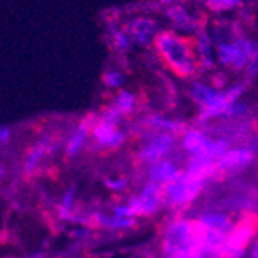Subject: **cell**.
<instances>
[{
  "label": "cell",
  "mask_w": 258,
  "mask_h": 258,
  "mask_svg": "<svg viewBox=\"0 0 258 258\" xmlns=\"http://www.w3.org/2000/svg\"><path fill=\"white\" fill-rule=\"evenodd\" d=\"M126 82H127V74L120 67H109L103 71L102 83L106 89H111V91L123 89Z\"/></svg>",
  "instance_id": "obj_25"
},
{
  "label": "cell",
  "mask_w": 258,
  "mask_h": 258,
  "mask_svg": "<svg viewBox=\"0 0 258 258\" xmlns=\"http://www.w3.org/2000/svg\"><path fill=\"white\" fill-rule=\"evenodd\" d=\"M13 139V131L11 127L7 126V124H0V146H7L10 145Z\"/></svg>",
  "instance_id": "obj_28"
},
{
  "label": "cell",
  "mask_w": 258,
  "mask_h": 258,
  "mask_svg": "<svg viewBox=\"0 0 258 258\" xmlns=\"http://www.w3.org/2000/svg\"><path fill=\"white\" fill-rule=\"evenodd\" d=\"M250 258H258V235L250 244Z\"/></svg>",
  "instance_id": "obj_30"
},
{
  "label": "cell",
  "mask_w": 258,
  "mask_h": 258,
  "mask_svg": "<svg viewBox=\"0 0 258 258\" xmlns=\"http://www.w3.org/2000/svg\"><path fill=\"white\" fill-rule=\"evenodd\" d=\"M258 157V134L243 145H235L215 161V177L221 180L249 169Z\"/></svg>",
  "instance_id": "obj_7"
},
{
  "label": "cell",
  "mask_w": 258,
  "mask_h": 258,
  "mask_svg": "<svg viewBox=\"0 0 258 258\" xmlns=\"http://www.w3.org/2000/svg\"><path fill=\"white\" fill-rule=\"evenodd\" d=\"M209 142H211V134L202 126L186 127L184 133L180 136V148L189 157L203 155L208 149Z\"/></svg>",
  "instance_id": "obj_18"
},
{
  "label": "cell",
  "mask_w": 258,
  "mask_h": 258,
  "mask_svg": "<svg viewBox=\"0 0 258 258\" xmlns=\"http://www.w3.org/2000/svg\"><path fill=\"white\" fill-rule=\"evenodd\" d=\"M160 246L165 256L199 250L196 218L175 217L168 221L160 234Z\"/></svg>",
  "instance_id": "obj_4"
},
{
  "label": "cell",
  "mask_w": 258,
  "mask_h": 258,
  "mask_svg": "<svg viewBox=\"0 0 258 258\" xmlns=\"http://www.w3.org/2000/svg\"><path fill=\"white\" fill-rule=\"evenodd\" d=\"M249 85L250 82L243 77L238 82L220 89L215 88L209 80L190 79L187 94L189 99L199 108V115L196 118L197 124L206 126L212 121L224 120L228 109L241 99Z\"/></svg>",
  "instance_id": "obj_1"
},
{
  "label": "cell",
  "mask_w": 258,
  "mask_h": 258,
  "mask_svg": "<svg viewBox=\"0 0 258 258\" xmlns=\"http://www.w3.org/2000/svg\"><path fill=\"white\" fill-rule=\"evenodd\" d=\"M123 29L131 39L134 46L139 48H152L154 40L158 36V32L163 29L161 23L151 14H136L121 22Z\"/></svg>",
  "instance_id": "obj_11"
},
{
  "label": "cell",
  "mask_w": 258,
  "mask_h": 258,
  "mask_svg": "<svg viewBox=\"0 0 258 258\" xmlns=\"http://www.w3.org/2000/svg\"><path fill=\"white\" fill-rule=\"evenodd\" d=\"M186 127H187L186 123L180 118L154 112V114H148L142 121L136 123V126L133 127V133L137 134L139 137L145 133H166L180 137Z\"/></svg>",
  "instance_id": "obj_14"
},
{
  "label": "cell",
  "mask_w": 258,
  "mask_h": 258,
  "mask_svg": "<svg viewBox=\"0 0 258 258\" xmlns=\"http://www.w3.org/2000/svg\"><path fill=\"white\" fill-rule=\"evenodd\" d=\"M108 106H111L124 120V118L136 115V112L139 111V106H140V99L136 92L123 88V89L115 91L112 100L108 103Z\"/></svg>",
  "instance_id": "obj_21"
},
{
  "label": "cell",
  "mask_w": 258,
  "mask_h": 258,
  "mask_svg": "<svg viewBox=\"0 0 258 258\" xmlns=\"http://www.w3.org/2000/svg\"><path fill=\"white\" fill-rule=\"evenodd\" d=\"M142 142L137 149V161L140 165L151 166L168 155L177 146V136L166 133H145L140 136Z\"/></svg>",
  "instance_id": "obj_10"
},
{
  "label": "cell",
  "mask_w": 258,
  "mask_h": 258,
  "mask_svg": "<svg viewBox=\"0 0 258 258\" xmlns=\"http://www.w3.org/2000/svg\"><path fill=\"white\" fill-rule=\"evenodd\" d=\"M183 172V169L177 165V161L171 160V158H165L160 160L157 163L148 166V183L157 184L160 187H165L168 183H171L172 180H175L180 174Z\"/></svg>",
  "instance_id": "obj_20"
},
{
  "label": "cell",
  "mask_w": 258,
  "mask_h": 258,
  "mask_svg": "<svg viewBox=\"0 0 258 258\" xmlns=\"http://www.w3.org/2000/svg\"><path fill=\"white\" fill-rule=\"evenodd\" d=\"M7 172H8V171H7V166H5L4 163H0V181H2V180L7 177Z\"/></svg>",
  "instance_id": "obj_32"
},
{
  "label": "cell",
  "mask_w": 258,
  "mask_h": 258,
  "mask_svg": "<svg viewBox=\"0 0 258 258\" xmlns=\"http://www.w3.org/2000/svg\"><path fill=\"white\" fill-rule=\"evenodd\" d=\"M184 171L194 177H199V178L205 180V181L214 180V177H215V160L209 158L208 155L189 157V161H187Z\"/></svg>",
  "instance_id": "obj_23"
},
{
  "label": "cell",
  "mask_w": 258,
  "mask_h": 258,
  "mask_svg": "<svg viewBox=\"0 0 258 258\" xmlns=\"http://www.w3.org/2000/svg\"><path fill=\"white\" fill-rule=\"evenodd\" d=\"M258 235V214L247 212L235 221L232 231L226 237L221 249L218 250V258H244L249 246Z\"/></svg>",
  "instance_id": "obj_6"
},
{
  "label": "cell",
  "mask_w": 258,
  "mask_h": 258,
  "mask_svg": "<svg viewBox=\"0 0 258 258\" xmlns=\"http://www.w3.org/2000/svg\"><path fill=\"white\" fill-rule=\"evenodd\" d=\"M103 184L109 190H112L115 194H120V192L127 189V178H124V177H106L103 180Z\"/></svg>",
  "instance_id": "obj_26"
},
{
  "label": "cell",
  "mask_w": 258,
  "mask_h": 258,
  "mask_svg": "<svg viewBox=\"0 0 258 258\" xmlns=\"http://www.w3.org/2000/svg\"><path fill=\"white\" fill-rule=\"evenodd\" d=\"M126 203L131 208L133 215L136 218L152 217L165 208L163 187L146 181V184L140 189V192L133 197H129Z\"/></svg>",
  "instance_id": "obj_12"
},
{
  "label": "cell",
  "mask_w": 258,
  "mask_h": 258,
  "mask_svg": "<svg viewBox=\"0 0 258 258\" xmlns=\"http://www.w3.org/2000/svg\"><path fill=\"white\" fill-rule=\"evenodd\" d=\"M217 63L234 74H244L252 58L258 54V40L246 36L244 32L231 40L215 43Z\"/></svg>",
  "instance_id": "obj_3"
},
{
  "label": "cell",
  "mask_w": 258,
  "mask_h": 258,
  "mask_svg": "<svg viewBox=\"0 0 258 258\" xmlns=\"http://www.w3.org/2000/svg\"><path fill=\"white\" fill-rule=\"evenodd\" d=\"M25 258H48V255H46L43 250H36V252H32V253L26 255Z\"/></svg>",
  "instance_id": "obj_31"
},
{
  "label": "cell",
  "mask_w": 258,
  "mask_h": 258,
  "mask_svg": "<svg viewBox=\"0 0 258 258\" xmlns=\"http://www.w3.org/2000/svg\"><path fill=\"white\" fill-rule=\"evenodd\" d=\"M186 2H190V0H157V5L160 8H166V7H171V5L186 4Z\"/></svg>",
  "instance_id": "obj_29"
},
{
  "label": "cell",
  "mask_w": 258,
  "mask_h": 258,
  "mask_svg": "<svg viewBox=\"0 0 258 258\" xmlns=\"http://www.w3.org/2000/svg\"><path fill=\"white\" fill-rule=\"evenodd\" d=\"M57 217L63 223L85 224L88 223V214H83L76 205V187H68L61 194L57 205Z\"/></svg>",
  "instance_id": "obj_19"
},
{
  "label": "cell",
  "mask_w": 258,
  "mask_h": 258,
  "mask_svg": "<svg viewBox=\"0 0 258 258\" xmlns=\"http://www.w3.org/2000/svg\"><path fill=\"white\" fill-rule=\"evenodd\" d=\"M121 120L123 118L108 105L100 112H95V121L91 129V142L97 151H117L126 143L127 133L120 126Z\"/></svg>",
  "instance_id": "obj_5"
},
{
  "label": "cell",
  "mask_w": 258,
  "mask_h": 258,
  "mask_svg": "<svg viewBox=\"0 0 258 258\" xmlns=\"http://www.w3.org/2000/svg\"><path fill=\"white\" fill-rule=\"evenodd\" d=\"M206 187V181L183 171L175 180L163 187L165 208L184 209L196 202Z\"/></svg>",
  "instance_id": "obj_8"
},
{
  "label": "cell",
  "mask_w": 258,
  "mask_h": 258,
  "mask_svg": "<svg viewBox=\"0 0 258 258\" xmlns=\"http://www.w3.org/2000/svg\"><path fill=\"white\" fill-rule=\"evenodd\" d=\"M106 39H108V43H109V48L112 49V52L120 57H124L134 46L131 39H129V36L126 34V31L123 29L121 23H118L115 20H112L106 25Z\"/></svg>",
  "instance_id": "obj_22"
},
{
  "label": "cell",
  "mask_w": 258,
  "mask_h": 258,
  "mask_svg": "<svg viewBox=\"0 0 258 258\" xmlns=\"http://www.w3.org/2000/svg\"><path fill=\"white\" fill-rule=\"evenodd\" d=\"M60 140L51 134H45V136H40L39 139H36V142L32 143L26 154H25V158H23V174L25 175H34L43 161L48 158V157H52L58 148H60Z\"/></svg>",
  "instance_id": "obj_13"
},
{
  "label": "cell",
  "mask_w": 258,
  "mask_h": 258,
  "mask_svg": "<svg viewBox=\"0 0 258 258\" xmlns=\"http://www.w3.org/2000/svg\"><path fill=\"white\" fill-rule=\"evenodd\" d=\"M161 16L165 17L166 23L169 25V29L178 32L184 37H194L208 22L205 14L192 8L189 2L161 8Z\"/></svg>",
  "instance_id": "obj_9"
},
{
  "label": "cell",
  "mask_w": 258,
  "mask_h": 258,
  "mask_svg": "<svg viewBox=\"0 0 258 258\" xmlns=\"http://www.w3.org/2000/svg\"><path fill=\"white\" fill-rule=\"evenodd\" d=\"M139 218H124V217H115L111 212L105 211H91L88 212V223L89 228H100L112 232H123L127 229H133L137 226Z\"/></svg>",
  "instance_id": "obj_17"
},
{
  "label": "cell",
  "mask_w": 258,
  "mask_h": 258,
  "mask_svg": "<svg viewBox=\"0 0 258 258\" xmlns=\"http://www.w3.org/2000/svg\"><path fill=\"white\" fill-rule=\"evenodd\" d=\"M199 2L208 13L223 16L241 10L246 0H199Z\"/></svg>",
  "instance_id": "obj_24"
},
{
  "label": "cell",
  "mask_w": 258,
  "mask_h": 258,
  "mask_svg": "<svg viewBox=\"0 0 258 258\" xmlns=\"http://www.w3.org/2000/svg\"><path fill=\"white\" fill-rule=\"evenodd\" d=\"M91 232H92V228H89V226H85V224H80L79 228H76L71 234H73V237H74L76 240L85 241V240L89 238Z\"/></svg>",
  "instance_id": "obj_27"
},
{
  "label": "cell",
  "mask_w": 258,
  "mask_h": 258,
  "mask_svg": "<svg viewBox=\"0 0 258 258\" xmlns=\"http://www.w3.org/2000/svg\"><path fill=\"white\" fill-rule=\"evenodd\" d=\"M152 48L158 60L174 76L190 80L200 73L192 37H184L169 28H163L155 37Z\"/></svg>",
  "instance_id": "obj_2"
},
{
  "label": "cell",
  "mask_w": 258,
  "mask_h": 258,
  "mask_svg": "<svg viewBox=\"0 0 258 258\" xmlns=\"http://www.w3.org/2000/svg\"><path fill=\"white\" fill-rule=\"evenodd\" d=\"M95 121V112L86 114L82 120L77 121V124L73 127V131L68 134L67 140H64L63 152L68 158L77 157L91 140V129Z\"/></svg>",
  "instance_id": "obj_15"
},
{
  "label": "cell",
  "mask_w": 258,
  "mask_h": 258,
  "mask_svg": "<svg viewBox=\"0 0 258 258\" xmlns=\"http://www.w3.org/2000/svg\"><path fill=\"white\" fill-rule=\"evenodd\" d=\"M192 42H194V49H196V55L199 60L200 71L214 73L217 64H218L217 63V52H215V42L211 37L206 25L192 37Z\"/></svg>",
  "instance_id": "obj_16"
}]
</instances>
